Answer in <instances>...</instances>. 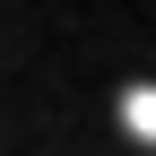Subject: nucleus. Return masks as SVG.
I'll return each mask as SVG.
<instances>
[{
	"label": "nucleus",
	"instance_id": "obj_1",
	"mask_svg": "<svg viewBox=\"0 0 156 156\" xmlns=\"http://www.w3.org/2000/svg\"><path fill=\"white\" fill-rule=\"evenodd\" d=\"M122 122L139 130V139H156V87H130L122 95Z\"/></svg>",
	"mask_w": 156,
	"mask_h": 156
}]
</instances>
